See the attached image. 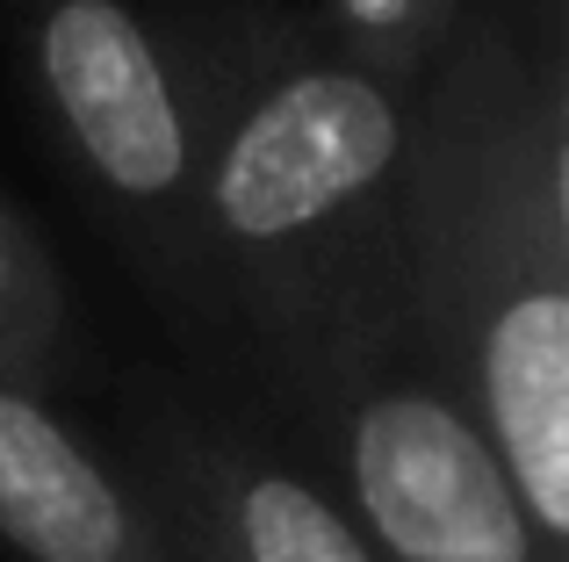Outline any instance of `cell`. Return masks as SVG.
Returning <instances> with one entry per match:
<instances>
[{
	"instance_id": "cell-1",
	"label": "cell",
	"mask_w": 569,
	"mask_h": 562,
	"mask_svg": "<svg viewBox=\"0 0 569 562\" xmlns=\"http://www.w3.org/2000/svg\"><path fill=\"white\" fill-rule=\"evenodd\" d=\"M389 295L411 361L569 562V43L512 0H469L418 87Z\"/></svg>"
},
{
	"instance_id": "cell-2",
	"label": "cell",
	"mask_w": 569,
	"mask_h": 562,
	"mask_svg": "<svg viewBox=\"0 0 569 562\" xmlns=\"http://www.w3.org/2000/svg\"><path fill=\"white\" fill-rule=\"evenodd\" d=\"M159 22L194 116L217 332L281 397L325 353L397 332L389 260L418 87L267 0H181Z\"/></svg>"
},
{
	"instance_id": "cell-3",
	"label": "cell",
	"mask_w": 569,
	"mask_h": 562,
	"mask_svg": "<svg viewBox=\"0 0 569 562\" xmlns=\"http://www.w3.org/2000/svg\"><path fill=\"white\" fill-rule=\"evenodd\" d=\"M0 29L72 202L188 339H223L194 231V116L167 22L138 0H0Z\"/></svg>"
},
{
	"instance_id": "cell-4",
	"label": "cell",
	"mask_w": 569,
	"mask_h": 562,
	"mask_svg": "<svg viewBox=\"0 0 569 562\" xmlns=\"http://www.w3.org/2000/svg\"><path fill=\"white\" fill-rule=\"evenodd\" d=\"M332 469L376 562H562L541 549L498 454L397 332L325 353L274 397Z\"/></svg>"
},
{
	"instance_id": "cell-5",
	"label": "cell",
	"mask_w": 569,
	"mask_h": 562,
	"mask_svg": "<svg viewBox=\"0 0 569 562\" xmlns=\"http://www.w3.org/2000/svg\"><path fill=\"white\" fill-rule=\"evenodd\" d=\"M116 462L181 562H376L318 469L159 375L130 382Z\"/></svg>"
},
{
	"instance_id": "cell-6",
	"label": "cell",
	"mask_w": 569,
	"mask_h": 562,
	"mask_svg": "<svg viewBox=\"0 0 569 562\" xmlns=\"http://www.w3.org/2000/svg\"><path fill=\"white\" fill-rule=\"evenodd\" d=\"M0 549L14 562H181L130 469L58 411V397L0 375Z\"/></svg>"
},
{
	"instance_id": "cell-7",
	"label": "cell",
	"mask_w": 569,
	"mask_h": 562,
	"mask_svg": "<svg viewBox=\"0 0 569 562\" xmlns=\"http://www.w3.org/2000/svg\"><path fill=\"white\" fill-rule=\"evenodd\" d=\"M0 375L58 397L80 375V318L51 245L0 195Z\"/></svg>"
},
{
	"instance_id": "cell-8",
	"label": "cell",
	"mask_w": 569,
	"mask_h": 562,
	"mask_svg": "<svg viewBox=\"0 0 569 562\" xmlns=\"http://www.w3.org/2000/svg\"><path fill=\"white\" fill-rule=\"evenodd\" d=\"M461 14H469V0H325V29L403 87H426Z\"/></svg>"
},
{
	"instance_id": "cell-9",
	"label": "cell",
	"mask_w": 569,
	"mask_h": 562,
	"mask_svg": "<svg viewBox=\"0 0 569 562\" xmlns=\"http://www.w3.org/2000/svg\"><path fill=\"white\" fill-rule=\"evenodd\" d=\"M512 8L527 14V29H533V37L569 43V0H512Z\"/></svg>"
}]
</instances>
